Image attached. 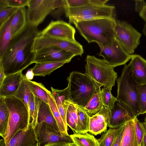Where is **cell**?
Listing matches in <instances>:
<instances>
[{"mask_svg": "<svg viewBox=\"0 0 146 146\" xmlns=\"http://www.w3.org/2000/svg\"><path fill=\"white\" fill-rule=\"evenodd\" d=\"M39 32L37 27L28 24L22 33L12 38L0 58L6 76L22 72L34 63L35 53L32 52V47Z\"/></svg>", "mask_w": 146, "mask_h": 146, "instance_id": "obj_1", "label": "cell"}, {"mask_svg": "<svg viewBox=\"0 0 146 146\" xmlns=\"http://www.w3.org/2000/svg\"><path fill=\"white\" fill-rule=\"evenodd\" d=\"M116 19L99 18L78 21L73 24L88 43L96 42L100 48L111 44L115 39Z\"/></svg>", "mask_w": 146, "mask_h": 146, "instance_id": "obj_2", "label": "cell"}, {"mask_svg": "<svg viewBox=\"0 0 146 146\" xmlns=\"http://www.w3.org/2000/svg\"><path fill=\"white\" fill-rule=\"evenodd\" d=\"M67 80L70 101L83 108L93 95L101 90V87L86 74L72 71Z\"/></svg>", "mask_w": 146, "mask_h": 146, "instance_id": "obj_3", "label": "cell"}, {"mask_svg": "<svg viewBox=\"0 0 146 146\" xmlns=\"http://www.w3.org/2000/svg\"><path fill=\"white\" fill-rule=\"evenodd\" d=\"M5 101L10 112L9 121L4 139L7 143L18 131L29 124V112L24 104L14 96L5 97Z\"/></svg>", "mask_w": 146, "mask_h": 146, "instance_id": "obj_4", "label": "cell"}, {"mask_svg": "<svg viewBox=\"0 0 146 146\" xmlns=\"http://www.w3.org/2000/svg\"><path fill=\"white\" fill-rule=\"evenodd\" d=\"M86 61L85 74L100 87L111 90L117 77L114 68L93 56L87 55Z\"/></svg>", "mask_w": 146, "mask_h": 146, "instance_id": "obj_5", "label": "cell"}, {"mask_svg": "<svg viewBox=\"0 0 146 146\" xmlns=\"http://www.w3.org/2000/svg\"><path fill=\"white\" fill-rule=\"evenodd\" d=\"M117 100L129 107L137 116L140 113L137 86L132 77L128 65L125 64L121 76L117 79Z\"/></svg>", "mask_w": 146, "mask_h": 146, "instance_id": "obj_6", "label": "cell"}, {"mask_svg": "<svg viewBox=\"0 0 146 146\" xmlns=\"http://www.w3.org/2000/svg\"><path fill=\"white\" fill-rule=\"evenodd\" d=\"M65 14L70 24L78 21L99 18H107L116 19V13L114 6L107 5H97L90 3L78 7L64 6Z\"/></svg>", "mask_w": 146, "mask_h": 146, "instance_id": "obj_7", "label": "cell"}, {"mask_svg": "<svg viewBox=\"0 0 146 146\" xmlns=\"http://www.w3.org/2000/svg\"><path fill=\"white\" fill-rule=\"evenodd\" d=\"M115 35L124 50L131 55L140 43L141 34L127 22L116 19Z\"/></svg>", "mask_w": 146, "mask_h": 146, "instance_id": "obj_8", "label": "cell"}, {"mask_svg": "<svg viewBox=\"0 0 146 146\" xmlns=\"http://www.w3.org/2000/svg\"><path fill=\"white\" fill-rule=\"evenodd\" d=\"M49 47L60 48L74 54L75 56H81L84 53L82 46L76 40L38 35L34 39L32 51L34 53L42 48Z\"/></svg>", "mask_w": 146, "mask_h": 146, "instance_id": "obj_9", "label": "cell"}, {"mask_svg": "<svg viewBox=\"0 0 146 146\" xmlns=\"http://www.w3.org/2000/svg\"><path fill=\"white\" fill-rule=\"evenodd\" d=\"M59 0H29L27 11L28 24L37 27L50 15Z\"/></svg>", "mask_w": 146, "mask_h": 146, "instance_id": "obj_10", "label": "cell"}, {"mask_svg": "<svg viewBox=\"0 0 146 146\" xmlns=\"http://www.w3.org/2000/svg\"><path fill=\"white\" fill-rule=\"evenodd\" d=\"M98 54L104 60L114 68L125 65L131 59V55L127 53L115 39L110 44L100 48Z\"/></svg>", "mask_w": 146, "mask_h": 146, "instance_id": "obj_11", "label": "cell"}, {"mask_svg": "<svg viewBox=\"0 0 146 146\" xmlns=\"http://www.w3.org/2000/svg\"><path fill=\"white\" fill-rule=\"evenodd\" d=\"M35 130L38 146H44L49 143L61 141L73 142L69 134L52 128L45 122L37 123Z\"/></svg>", "mask_w": 146, "mask_h": 146, "instance_id": "obj_12", "label": "cell"}, {"mask_svg": "<svg viewBox=\"0 0 146 146\" xmlns=\"http://www.w3.org/2000/svg\"><path fill=\"white\" fill-rule=\"evenodd\" d=\"M108 126L117 128L126 122L137 117L133 110L128 106L117 100L112 109L108 110Z\"/></svg>", "mask_w": 146, "mask_h": 146, "instance_id": "obj_13", "label": "cell"}, {"mask_svg": "<svg viewBox=\"0 0 146 146\" xmlns=\"http://www.w3.org/2000/svg\"><path fill=\"white\" fill-rule=\"evenodd\" d=\"M34 63L66 62L68 63L75 55L56 47H47L34 52Z\"/></svg>", "mask_w": 146, "mask_h": 146, "instance_id": "obj_14", "label": "cell"}, {"mask_svg": "<svg viewBox=\"0 0 146 146\" xmlns=\"http://www.w3.org/2000/svg\"><path fill=\"white\" fill-rule=\"evenodd\" d=\"M76 31L70 23L62 20L52 21L44 29L39 32L38 35L76 40Z\"/></svg>", "mask_w": 146, "mask_h": 146, "instance_id": "obj_15", "label": "cell"}, {"mask_svg": "<svg viewBox=\"0 0 146 146\" xmlns=\"http://www.w3.org/2000/svg\"><path fill=\"white\" fill-rule=\"evenodd\" d=\"M38 143L35 128L29 123L17 131L7 143H5L3 139H1L0 146H38Z\"/></svg>", "mask_w": 146, "mask_h": 146, "instance_id": "obj_16", "label": "cell"}, {"mask_svg": "<svg viewBox=\"0 0 146 146\" xmlns=\"http://www.w3.org/2000/svg\"><path fill=\"white\" fill-rule=\"evenodd\" d=\"M128 65L136 82L139 84H146V60L139 55L132 54Z\"/></svg>", "mask_w": 146, "mask_h": 146, "instance_id": "obj_17", "label": "cell"}, {"mask_svg": "<svg viewBox=\"0 0 146 146\" xmlns=\"http://www.w3.org/2000/svg\"><path fill=\"white\" fill-rule=\"evenodd\" d=\"M22 72L6 76L0 86V96H14L23 79Z\"/></svg>", "mask_w": 146, "mask_h": 146, "instance_id": "obj_18", "label": "cell"}, {"mask_svg": "<svg viewBox=\"0 0 146 146\" xmlns=\"http://www.w3.org/2000/svg\"><path fill=\"white\" fill-rule=\"evenodd\" d=\"M35 100L37 110V123L42 121L45 122L52 128L59 131L48 104L36 97Z\"/></svg>", "mask_w": 146, "mask_h": 146, "instance_id": "obj_19", "label": "cell"}, {"mask_svg": "<svg viewBox=\"0 0 146 146\" xmlns=\"http://www.w3.org/2000/svg\"><path fill=\"white\" fill-rule=\"evenodd\" d=\"M28 25L26 9L25 7L18 9L13 15L11 23L12 38L22 33Z\"/></svg>", "mask_w": 146, "mask_h": 146, "instance_id": "obj_20", "label": "cell"}, {"mask_svg": "<svg viewBox=\"0 0 146 146\" xmlns=\"http://www.w3.org/2000/svg\"><path fill=\"white\" fill-rule=\"evenodd\" d=\"M121 146H139L136 133L134 119L125 123Z\"/></svg>", "mask_w": 146, "mask_h": 146, "instance_id": "obj_21", "label": "cell"}, {"mask_svg": "<svg viewBox=\"0 0 146 146\" xmlns=\"http://www.w3.org/2000/svg\"><path fill=\"white\" fill-rule=\"evenodd\" d=\"M66 62L36 63L32 70L34 76L44 77L50 75L56 69L63 66Z\"/></svg>", "mask_w": 146, "mask_h": 146, "instance_id": "obj_22", "label": "cell"}, {"mask_svg": "<svg viewBox=\"0 0 146 146\" xmlns=\"http://www.w3.org/2000/svg\"><path fill=\"white\" fill-rule=\"evenodd\" d=\"M108 123L104 117L98 113L90 117L89 132L96 135L106 131Z\"/></svg>", "mask_w": 146, "mask_h": 146, "instance_id": "obj_23", "label": "cell"}, {"mask_svg": "<svg viewBox=\"0 0 146 146\" xmlns=\"http://www.w3.org/2000/svg\"><path fill=\"white\" fill-rule=\"evenodd\" d=\"M23 80L31 93L36 97L48 104V90L41 83L26 79L23 76Z\"/></svg>", "mask_w": 146, "mask_h": 146, "instance_id": "obj_24", "label": "cell"}, {"mask_svg": "<svg viewBox=\"0 0 146 146\" xmlns=\"http://www.w3.org/2000/svg\"><path fill=\"white\" fill-rule=\"evenodd\" d=\"M13 16L0 28V58L3 55L12 39L11 23Z\"/></svg>", "mask_w": 146, "mask_h": 146, "instance_id": "obj_25", "label": "cell"}, {"mask_svg": "<svg viewBox=\"0 0 146 146\" xmlns=\"http://www.w3.org/2000/svg\"><path fill=\"white\" fill-rule=\"evenodd\" d=\"M70 136L76 146H100L98 139L87 132L76 133Z\"/></svg>", "mask_w": 146, "mask_h": 146, "instance_id": "obj_26", "label": "cell"}, {"mask_svg": "<svg viewBox=\"0 0 146 146\" xmlns=\"http://www.w3.org/2000/svg\"><path fill=\"white\" fill-rule=\"evenodd\" d=\"M125 124L117 128L110 127L98 139L100 146H111L125 126Z\"/></svg>", "mask_w": 146, "mask_h": 146, "instance_id": "obj_27", "label": "cell"}, {"mask_svg": "<svg viewBox=\"0 0 146 146\" xmlns=\"http://www.w3.org/2000/svg\"><path fill=\"white\" fill-rule=\"evenodd\" d=\"M4 98L0 96V135L3 139L4 138L10 115Z\"/></svg>", "mask_w": 146, "mask_h": 146, "instance_id": "obj_28", "label": "cell"}, {"mask_svg": "<svg viewBox=\"0 0 146 146\" xmlns=\"http://www.w3.org/2000/svg\"><path fill=\"white\" fill-rule=\"evenodd\" d=\"M48 94V104L56 122L59 130L61 132L68 134L66 129L60 113L58 110L54 99L49 91Z\"/></svg>", "mask_w": 146, "mask_h": 146, "instance_id": "obj_29", "label": "cell"}, {"mask_svg": "<svg viewBox=\"0 0 146 146\" xmlns=\"http://www.w3.org/2000/svg\"><path fill=\"white\" fill-rule=\"evenodd\" d=\"M100 90L95 94L86 106L83 107L90 116L97 113L102 107V104L100 96Z\"/></svg>", "mask_w": 146, "mask_h": 146, "instance_id": "obj_30", "label": "cell"}, {"mask_svg": "<svg viewBox=\"0 0 146 146\" xmlns=\"http://www.w3.org/2000/svg\"><path fill=\"white\" fill-rule=\"evenodd\" d=\"M78 126L81 133L89 131L90 116L83 107L78 106L77 109Z\"/></svg>", "mask_w": 146, "mask_h": 146, "instance_id": "obj_31", "label": "cell"}, {"mask_svg": "<svg viewBox=\"0 0 146 146\" xmlns=\"http://www.w3.org/2000/svg\"><path fill=\"white\" fill-rule=\"evenodd\" d=\"M32 93L23 79L18 90L14 95L24 104L28 111L30 98Z\"/></svg>", "mask_w": 146, "mask_h": 146, "instance_id": "obj_32", "label": "cell"}, {"mask_svg": "<svg viewBox=\"0 0 146 146\" xmlns=\"http://www.w3.org/2000/svg\"><path fill=\"white\" fill-rule=\"evenodd\" d=\"M102 106L109 110H111L114 103L117 100L112 94L111 90L105 88H102L100 91Z\"/></svg>", "mask_w": 146, "mask_h": 146, "instance_id": "obj_33", "label": "cell"}, {"mask_svg": "<svg viewBox=\"0 0 146 146\" xmlns=\"http://www.w3.org/2000/svg\"><path fill=\"white\" fill-rule=\"evenodd\" d=\"M140 114L146 113V84L137 86Z\"/></svg>", "mask_w": 146, "mask_h": 146, "instance_id": "obj_34", "label": "cell"}, {"mask_svg": "<svg viewBox=\"0 0 146 146\" xmlns=\"http://www.w3.org/2000/svg\"><path fill=\"white\" fill-rule=\"evenodd\" d=\"M29 123L32 124L35 128L37 125V110L36 106L35 97L32 93L29 103Z\"/></svg>", "mask_w": 146, "mask_h": 146, "instance_id": "obj_35", "label": "cell"}, {"mask_svg": "<svg viewBox=\"0 0 146 146\" xmlns=\"http://www.w3.org/2000/svg\"><path fill=\"white\" fill-rule=\"evenodd\" d=\"M18 9L8 7L0 10V28L13 15Z\"/></svg>", "mask_w": 146, "mask_h": 146, "instance_id": "obj_36", "label": "cell"}, {"mask_svg": "<svg viewBox=\"0 0 146 146\" xmlns=\"http://www.w3.org/2000/svg\"><path fill=\"white\" fill-rule=\"evenodd\" d=\"M134 121L138 144L139 146H141V143L143 138L146 134V130L145 127L143 122H140L137 117L134 118Z\"/></svg>", "mask_w": 146, "mask_h": 146, "instance_id": "obj_37", "label": "cell"}, {"mask_svg": "<svg viewBox=\"0 0 146 146\" xmlns=\"http://www.w3.org/2000/svg\"><path fill=\"white\" fill-rule=\"evenodd\" d=\"M65 5L68 7H82L91 3L90 0H65Z\"/></svg>", "mask_w": 146, "mask_h": 146, "instance_id": "obj_38", "label": "cell"}, {"mask_svg": "<svg viewBox=\"0 0 146 146\" xmlns=\"http://www.w3.org/2000/svg\"><path fill=\"white\" fill-rule=\"evenodd\" d=\"M78 107V105L77 104L71 101L68 106L67 110L70 112L71 115L74 119L77 125L78 133H81V131L78 126V117L77 111Z\"/></svg>", "mask_w": 146, "mask_h": 146, "instance_id": "obj_39", "label": "cell"}, {"mask_svg": "<svg viewBox=\"0 0 146 146\" xmlns=\"http://www.w3.org/2000/svg\"><path fill=\"white\" fill-rule=\"evenodd\" d=\"M29 0H7L8 7L19 8L28 6Z\"/></svg>", "mask_w": 146, "mask_h": 146, "instance_id": "obj_40", "label": "cell"}, {"mask_svg": "<svg viewBox=\"0 0 146 146\" xmlns=\"http://www.w3.org/2000/svg\"><path fill=\"white\" fill-rule=\"evenodd\" d=\"M66 120L67 126H69L76 133H78L77 125L74 118L70 112L67 110L66 115Z\"/></svg>", "mask_w": 146, "mask_h": 146, "instance_id": "obj_41", "label": "cell"}, {"mask_svg": "<svg viewBox=\"0 0 146 146\" xmlns=\"http://www.w3.org/2000/svg\"><path fill=\"white\" fill-rule=\"evenodd\" d=\"M44 146H76L73 142L69 143L64 141L48 143Z\"/></svg>", "mask_w": 146, "mask_h": 146, "instance_id": "obj_42", "label": "cell"}, {"mask_svg": "<svg viewBox=\"0 0 146 146\" xmlns=\"http://www.w3.org/2000/svg\"><path fill=\"white\" fill-rule=\"evenodd\" d=\"M125 126L118 135L115 141L111 146H121Z\"/></svg>", "mask_w": 146, "mask_h": 146, "instance_id": "obj_43", "label": "cell"}, {"mask_svg": "<svg viewBox=\"0 0 146 146\" xmlns=\"http://www.w3.org/2000/svg\"><path fill=\"white\" fill-rule=\"evenodd\" d=\"M135 11L140 13L143 9L146 3L143 0H136L135 1Z\"/></svg>", "mask_w": 146, "mask_h": 146, "instance_id": "obj_44", "label": "cell"}, {"mask_svg": "<svg viewBox=\"0 0 146 146\" xmlns=\"http://www.w3.org/2000/svg\"><path fill=\"white\" fill-rule=\"evenodd\" d=\"M6 76L5 73L2 63L0 61V86L1 85Z\"/></svg>", "mask_w": 146, "mask_h": 146, "instance_id": "obj_45", "label": "cell"}, {"mask_svg": "<svg viewBox=\"0 0 146 146\" xmlns=\"http://www.w3.org/2000/svg\"><path fill=\"white\" fill-rule=\"evenodd\" d=\"M108 1V0H90L91 3L100 5H105Z\"/></svg>", "mask_w": 146, "mask_h": 146, "instance_id": "obj_46", "label": "cell"}, {"mask_svg": "<svg viewBox=\"0 0 146 146\" xmlns=\"http://www.w3.org/2000/svg\"><path fill=\"white\" fill-rule=\"evenodd\" d=\"M34 76V74L31 68L28 70L25 75H24V76L26 79L30 80L33 78Z\"/></svg>", "mask_w": 146, "mask_h": 146, "instance_id": "obj_47", "label": "cell"}, {"mask_svg": "<svg viewBox=\"0 0 146 146\" xmlns=\"http://www.w3.org/2000/svg\"><path fill=\"white\" fill-rule=\"evenodd\" d=\"M139 15L146 23V3L142 10L139 13Z\"/></svg>", "mask_w": 146, "mask_h": 146, "instance_id": "obj_48", "label": "cell"}, {"mask_svg": "<svg viewBox=\"0 0 146 146\" xmlns=\"http://www.w3.org/2000/svg\"><path fill=\"white\" fill-rule=\"evenodd\" d=\"M8 8L7 0H0V10Z\"/></svg>", "mask_w": 146, "mask_h": 146, "instance_id": "obj_49", "label": "cell"}, {"mask_svg": "<svg viewBox=\"0 0 146 146\" xmlns=\"http://www.w3.org/2000/svg\"><path fill=\"white\" fill-rule=\"evenodd\" d=\"M141 146H146V134L143 138L141 143Z\"/></svg>", "mask_w": 146, "mask_h": 146, "instance_id": "obj_50", "label": "cell"}, {"mask_svg": "<svg viewBox=\"0 0 146 146\" xmlns=\"http://www.w3.org/2000/svg\"><path fill=\"white\" fill-rule=\"evenodd\" d=\"M143 34L146 36V23H145L144 27L143 30Z\"/></svg>", "mask_w": 146, "mask_h": 146, "instance_id": "obj_51", "label": "cell"}, {"mask_svg": "<svg viewBox=\"0 0 146 146\" xmlns=\"http://www.w3.org/2000/svg\"><path fill=\"white\" fill-rule=\"evenodd\" d=\"M145 127L146 130V117L144 119V122H143Z\"/></svg>", "mask_w": 146, "mask_h": 146, "instance_id": "obj_52", "label": "cell"}, {"mask_svg": "<svg viewBox=\"0 0 146 146\" xmlns=\"http://www.w3.org/2000/svg\"></svg>", "mask_w": 146, "mask_h": 146, "instance_id": "obj_53", "label": "cell"}]
</instances>
